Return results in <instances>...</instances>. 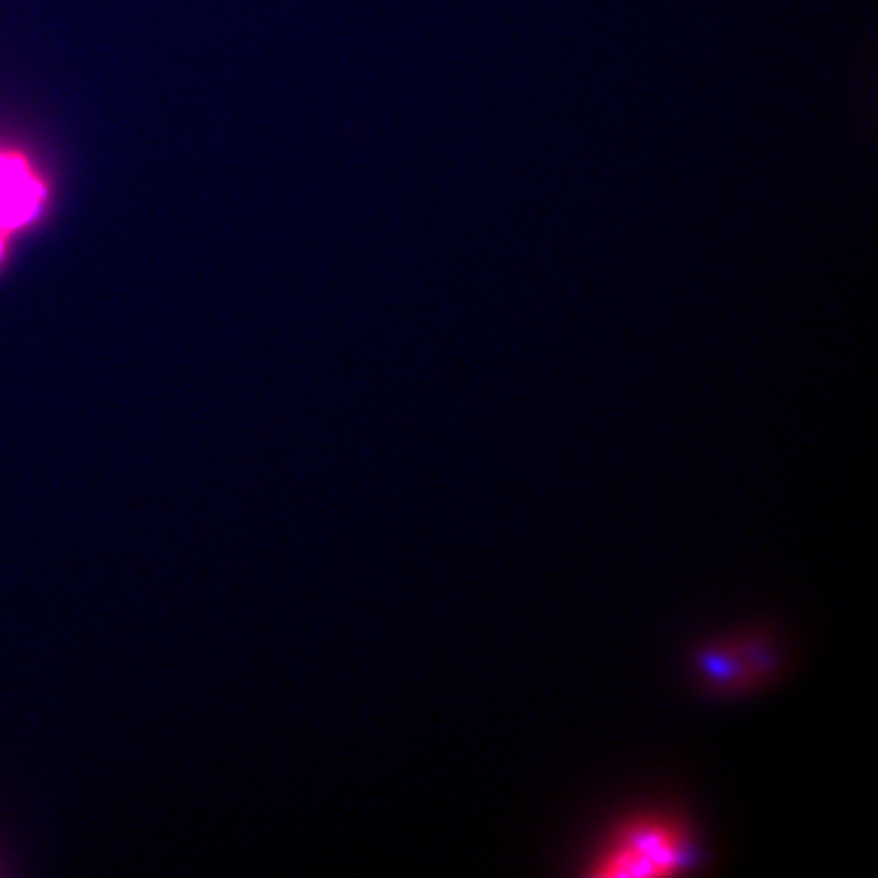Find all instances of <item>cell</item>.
<instances>
[{
	"instance_id": "cell-2",
	"label": "cell",
	"mask_w": 878,
	"mask_h": 878,
	"mask_svg": "<svg viewBox=\"0 0 878 878\" xmlns=\"http://www.w3.org/2000/svg\"><path fill=\"white\" fill-rule=\"evenodd\" d=\"M43 192L23 161L0 155V230L27 224L39 210Z\"/></svg>"
},
{
	"instance_id": "cell-1",
	"label": "cell",
	"mask_w": 878,
	"mask_h": 878,
	"mask_svg": "<svg viewBox=\"0 0 878 878\" xmlns=\"http://www.w3.org/2000/svg\"><path fill=\"white\" fill-rule=\"evenodd\" d=\"M695 844L680 818L645 811L616 823L590 858L588 877L655 878L681 875L694 865Z\"/></svg>"
}]
</instances>
